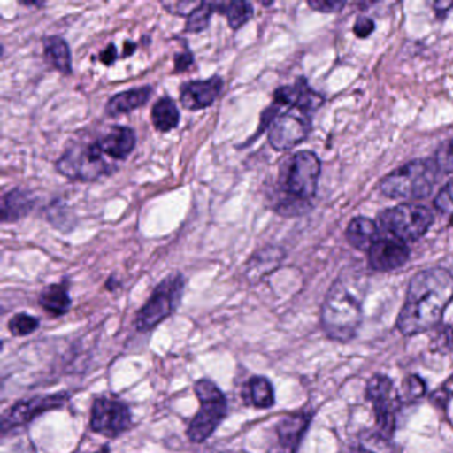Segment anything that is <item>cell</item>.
Listing matches in <instances>:
<instances>
[{"label":"cell","instance_id":"obj_27","mask_svg":"<svg viewBox=\"0 0 453 453\" xmlns=\"http://www.w3.org/2000/svg\"><path fill=\"white\" fill-rule=\"evenodd\" d=\"M216 12L214 10V4H211V2H203L188 18L187 25H185V31L190 34H198L203 33V30L208 28L209 23H211V15Z\"/></svg>","mask_w":453,"mask_h":453},{"label":"cell","instance_id":"obj_39","mask_svg":"<svg viewBox=\"0 0 453 453\" xmlns=\"http://www.w3.org/2000/svg\"><path fill=\"white\" fill-rule=\"evenodd\" d=\"M136 49H137L136 43H134V42H126V43H124L123 57L124 58L132 57V55L134 54V51H136Z\"/></svg>","mask_w":453,"mask_h":453},{"label":"cell","instance_id":"obj_24","mask_svg":"<svg viewBox=\"0 0 453 453\" xmlns=\"http://www.w3.org/2000/svg\"><path fill=\"white\" fill-rule=\"evenodd\" d=\"M180 111L171 97L164 96L155 103L152 108V123L158 132H171L180 124Z\"/></svg>","mask_w":453,"mask_h":453},{"label":"cell","instance_id":"obj_22","mask_svg":"<svg viewBox=\"0 0 453 453\" xmlns=\"http://www.w3.org/2000/svg\"><path fill=\"white\" fill-rule=\"evenodd\" d=\"M378 226L372 219L367 217H357L349 222L346 230V238L352 248L357 250L368 251L376 242Z\"/></svg>","mask_w":453,"mask_h":453},{"label":"cell","instance_id":"obj_8","mask_svg":"<svg viewBox=\"0 0 453 453\" xmlns=\"http://www.w3.org/2000/svg\"><path fill=\"white\" fill-rule=\"evenodd\" d=\"M365 397L372 404L375 423L379 434L391 440L397 426V412L402 404L399 389L388 376L376 373L365 386Z\"/></svg>","mask_w":453,"mask_h":453},{"label":"cell","instance_id":"obj_38","mask_svg":"<svg viewBox=\"0 0 453 453\" xmlns=\"http://www.w3.org/2000/svg\"><path fill=\"white\" fill-rule=\"evenodd\" d=\"M434 10H436L437 14H445V12H449L453 7L452 2H437V4H434Z\"/></svg>","mask_w":453,"mask_h":453},{"label":"cell","instance_id":"obj_11","mask_svg":"<svg viewBox=\"0 0 453 453\" xmlns=\"http://www.w3.org/2000/svg\"><path fill=\"white\" fill-rule=\"evenodd\" d=\"M73 395L67 391L54 392V394L36 395L28 399L18 400L0 418L2 434H12V431L22 428L33 423L39 416L51 411L62 410Z\"/></svg>","mask_w":453,"mask_h":453},{"label":"cell","instance_id":"obj_41","mask_svg":"<svg viewBox=\"0 0 453 453\" xmlns=\"http://www.w3.org/2000/svg\"><path fill=\"white\" fill-rule=\"evenodd\" d=\"M116 286H119V282L113 277H111L110 280H107V283H105V288L110 291H115Z\"/></svg>","mask_w":453,"mask_h":453},{"label":"cell","instance_id":"obj_15","mask_svg":"<svg viewBox=\"0 0 453 453\" xmlns=\"http://www.w3.org/2000/svg\"><path fill=\"white\" fill-rule=\"evenodd\" d=\"M410 249L395 238H381L368 250V262L376 272H392L404 266L410 259Z\"/></svg>","mask_w":453,"mask_h":453},{"label":"cell","instance_id":"obj_10","mask_svg":"<svg viewBox=\"0 0 453 453\" xmlns=\"http://www.w3.org/2000/svg\"><path fill=\"white\" fill-rule=\"evenodd\" d=\"M134 426L128 403L113 395H100L92 402L89 428L94 434L113 440L123 436Z\"/></svg>","mask_w":453,"mask_h":453},{"label":"cell","instance_id":"obj_40","mask_svg":"<svg viewBox=\"0 0 453 453\" xmlns=\"http://www.w3.org/2000/svg\"><path fill=\"white\" fill-rule=\"evenodd\" d=\"M349 453H375L372 450L367 449V448L362 447V445H357V447L351 448Z\"/></svg>","mask_w":453,"mask_h":453},{"label":"cell","instance_id":"obj_37","mask_svg":"<svg viewBox=\"0 0 453 453\" xmlns=\"http://www.w3.org/2000/svg\"><path fill=\"white\" fill-rule=\"evenodd\" d=\"M99 59L104 65H112L118 60V50H116L115 44L111 43L107 49L103 50L100 52Z\"/></svg>","mask_w":453,"mask_h":453},{"label":"cell","instance_id":"obj_14","mask_svg":"<svg viewBox=\"0 0 453 453\" xmlns=\"http://www.w3.org/2000/svg\"><path fill=\"white\" fill-rule=\"evenodd\" d=\"M224 89V81L216 75L206 81H192L182 84L180 100L188 111H201L213 105Z\"/></svg>","mask_w":453,"mask_h":453},{"label":"cell","instance_id":"obj_12","mask_svg":"<svg viewBox=\"0 0 453 453\" xmlns=\"http://www.w3.org/2000/svg\"><path fill=\"white\" fill-rule=\"evenodd\" d=\"M311 129L310 113L298 107L278 115L269 128V142L275 150H288L301 144Z\"/></svg>","mask_w":453,"mask_h":453},{"label":"cell","instance_id":"obj_20","mask_svg":"<svg viewBox=\"0 0 453 453\" xmlns=\"http://www.w3.org/2000/svg\"><path fill=\"white\" fill-rule=\"evenodd\" d=\"M152 94L153 88L150 86L140 87V88H132L128 89V91L120 92V94L111 97L110 102L105 105V112H107L111 118H116V116L132 112V111L147 104Z\"/></svg>","mask_w":453,"mask_h":453},{"label":"cell","instance_id":"obj_29","mask_svg":"<svg viewBox=\"0 0 453 453\" xmlns=\"http://www.w3.org/2000/svg\"><path fill=\"white\" fill-rule=\"evenodd\" d=\"M426 381L418 375H410L403 380L402 389H400V397L402 402H416L426 395Z\"/></svg>","mask_w":453,"mask_h":453},{"label":"cell","instance_id":"obj_43","mask_svg":"<svg viewBox=\"0 0 453 453\" xmlns=\"http://www.w3.org/2000/svg\"><path fill=\"white\" fill-rule=\"evenodd\" d=\"M75 453H81V452H75ZM87 453H111V445L104 444V445H102V447H100L99 449L95 450V452H87Z\"/></svg>","mask_w":453,"mask_h":453},{"label":"cell","instance_id":"obj_7","mask_svg":"<svg viewBox=\"0 0 453 453\" xmlns=\"http://www.w3.org/2000/svg\"><path fill=\"white\" fill-rule=\"evenodd\" d=\"M434 221V213L418 203H402L386 209L378 217L380 229L404 243L420 240L431 229Z\"/></svg>","mask_w":453,"mask_h":453},{"label":"cell","instance_id":"obj_25","mask_svg":"<svg viewBox=\"0 0 453 453\" xmlns=\"http://www.w3.org/2000/svg\"><path fill=\"white\" fill-rule=\"evenodd\" d=\"M214 10L227 18L229 27L234 31L240 30L254 15L253 6L249 2H241V0L214 4Z\"/></svg>","mask_w":453,"mask_h":453},{"label":"cell","instance_id":"obj_19","mask_svg":"<svg viewBox=\"0 0 453 453\" xmlns=\"http://www.w3.org/2000/svg\"><path fill=\"white\" fill-rule=\"evenodd\" d=\"M35 203V197L30 190H23L19 188L10 190L2 197L0 219L2 222L19 221L33 211Z\"/></svg>","mask_w":453,"mask_h":453},{"label":"cell","instance_id":"obj_16","mask_svg":"<svg viewBox=\"0 0 453 453\" xmlns=\"http://www.w3.org/2000/svg\"><path fill=\"white\" fill-rule=\"evenodd\" d=\"M137 137L129 127H112L105 136L96 140L95 144L103 155L113 160H126L136 147Z\"/></svg>","mask_w":453,"mask_h":453},{"label":"cell","instance_id":"obj_33","mask_svg":"<svg viewBox=\"0 0 453 453\" xmlns=\"http://www.w3.org/2000/svg\"><path fill=\"white\" fill-rule=\"evenodd\" d=\"M432 351L448 352L453 349V330L449 327L437 331L436 336L431 342Z\"/></svg>","mask_w":453,"mask_h":453},{"label":"cell","instance_id":"obj_31","mask_svg":"<svg viewBox=\"0 0 453 453\" xmlns=\"http://www.w3.org/2000/svg\"><path fill=\"white\" fill-rule=\"evenodd\" d=\"M203 2H188V0H182V2H163V7L166 12L171 14L177 15V17H188L189 18L196 10L200 7Z\"/></svg>","mask_w":453,"mask_h":453},{"label":"cell","instance_id":"obj_1","mask_svg":"<svg viewBox=\"0 0 453 453\" xmlns=\"http://www.w3.org/2000/svg\"><path fill=\"white\" fill-rule=\"evenodd\" d=\"M453 301V275L441 267L423 270L411 280L396 327L403 335L415 336L434 330Z\"/></svg>","mask_w":453,"mask_h":453},{"label":"cell","instance_id":"obj_42","mask_svg":"<svg viewBox=\"0 0 453 453\" xmlns=\"http://www.w3.org/2000/svg\"><path fill=\"white\" fill-rule=\"evenodd\" d=\"M20 4H23V6H28V7H43L44 4H42V2H26V0H22L20 2Z\"/></svg>","mask_w":453,"mask_h":453},{"label":"cell","instance_id":"obj_35","mask_svg":"<svg viewBox=\"0 0 453 453\" xmlns=\"http://www.w3.org/2000/svg\"><path fill=\"white\" fill-rule=\"evenodd\" d=\"M375 30V23L367 17L357 18L354 25V34L357 38L365 39L370 36Z\"/></svg>","mask_w":453,"mask_h":453},{"label":"cell","instance_id":"obj_6","mask_svg":"<svg viewBox=\"0 0 453 453\" xmlns=\"http://www.w3.org/2000/svg\"><path fill=\"white\" fill-rule=\"evenodd\" d=\"M184 291L185 278L181 273H173L164 278L156 286L150 299L136 312L134 319V330L140 334H147L158 327L181 306Z\"/></svg>","mask_w":453,"mask_h":453},{"label":"cell","instance_id":"obj_5","mask_svg":"<svg viewBox=\"0 0 453 453\" xmlns=\"http://www.w3.org/2000/svg\"><path fill=\"white\" fill-rule=\"evenodd\" d=\"M434 161L413 160L384 177L381 192L394 200L415 201L428 197L437 179Z\"/></svg>","mask_w":453,"mask_h":453},{"label":"cell","instance_id":"obj_3","mask_svg":"<svg viewBox=\"0 0 453 453\" xmlns=\"http://www.w3.org/2000/svg\"><path fill=\"white\" fill-rule=\"evenodd\" d=\"M362 296L346 278L331 286L322 307V327L328 338L346 343L357 336L363 320Z\"/></svg>","mask_w":453,"mask_h":453},{"label":"cell","instance_id":"obj_23","mask_svg":"<svg viewBox=\"0 0 453 453\" xmlns=\"http://www.w3.org/2000/svg\"><path fill=\"white\" fill-rule=\"evenodd\" d=\"M283 254L275 248H265L253 254L246 267V277L251 283H258L265 275L272 273L280 265Z\"/></svg>","mask_w":453,"mask_h":453},{"label":"cell","instance_id":"obj_32","mask_svg":"<svg viewBox=\"0 0 453 453\" xmlns=\"http://www.w3.org/2000/svg\"><path fill=\"white\" fill-rule=\"evenodd\" d=\"M434 163H436L437 168L440 171L447 172V173L453 172V140L445 142L444 145L440 147V150H437Z\"/></svg>","mask_w":453,"mask_h":453},{"label":"cell","instance_id":"obj_13","mask_svg":"<svg viewBox=\"0 0 453 453\" xmlns=\"http://www.w3.org/2000/svg\"><path fill=\"white\" fill-rule=\"evenodd\" d=\"M312 415L310 412L288 413L280 418L275 426L277 444L274 453H296L301 447L302 440L311 423Z\"/></svg>","mask_w":453,"mask_h":453},{"label":"cell","instance_id":"obj_4","mask_svg":"<svg viewBox=\"0 0 453 453\" xmlns=\"http://www.w3.org/2000/svg\"><path fill=\"white\" fill-rule=\"evenodd\" d=\"M193 389L200 407L188 426L187 436L193 444H203L226 420L229 402L224 391L211 379H198Z\"/></svg>","mask_w":453,"mask_h":453},{"label":"cell","instance_id":"obj_26","mask_svg":"<svg viewBox=\"0 0 453 453\" xmlns=\"http://www.w3.org/2000/svg\"><path fill=\"white\" fill-rule=\"evenodd\" d=\"M41 327V320L27 312H18L9 320V331L15 338L28 336Z\"/></svg>","mask_w":453,"mask_h":453},{"label":"cell","instance_id":"obj_18","mask_svg":"<svg viewBox=\"0 0 453 453\" xmlns=\"http://www.w3.org/2000/svg\"><path fill=\"white\" fill-rule=\"evenodd\" d=\"M39 304L42 309L54 318H60L67 314L73 306V298L70 296V282L63 280L59 283H51L39 294Z\"/></svg>","mask_w":453,"mask_h":453},{"label":"cell","instance_id":"obj_21","mask_svg":"<svg viewBox=\"0 0 453 453\" xmlns=\"http://www.w3.org/2000/svg\"><path fill=\"white\" fill-rule=\"evenodd\" d=\"M44 57L50 65L59 71L63 75L73 73V57H71L70 46L62 36H46L43 41Z\"/></svg>","mask_w":453,"mask_h":453},{"label":"cell","instance_id":"obj_2","mask_svg":"<svg viewBox=\"0 0 453 453\" xmlns=\"http://www.w3.org/2000/svg\"><path fill=\"white\" fill-rule=\"evenodd\" d=\"M320 176V160L311 150H301L283 163L278 187L283 197L277 211L283 216H296L306 209L315 193Z\"/></svg>","mask_w":453,"mask_h":453},{"label":"cell","instance_id":"obj_17","mask_svg":"<svg viewBox=\"0 0 453 453\" xmlns=\"http://www.w3.org/2000/svg\"><path fill=\"white\" fill-rule=\"evenodd\" d=\"M243 404L256 410H270L275 405V389L267 376L253 375L241 389Z\"/></svg>","mask_w":453,"mask_h":453},{"label":"cell","instance_id":"obj_30","mask_svg":"<svg viewBox=\"0 0 453 453\" xmlns=\"http://www.w3.org/2000/svg\"><path fill=\"white\" fill-rule=\"evenodd\" d=\"M434 206L441 213L453 216V179L437 193L434 198Z\"/></svg>","mask_w":453,"mask_h":453},{"label":"cell","instance_id":"obj_28","mask_svg":"<svg viewBox=\"0 0 453 453\" xmlns=\"http://www.w3.org/2000/svg\"><path fill=\"white\" fill-rule=\"evenodd\" d=\"M432 402L439 405L453 424V375L432 394Z\"/></svg>","mask_w":453,"mask_h":453},{"label":"cell","instance_id":"obj_36","mask_svg":"<svg viewBox=\"0 0 453 453\" xmlns=\"http://www.w3.org/2000/svg\"><path fill=\"white\" fill-rule=\"evenodd\" d=\"M195 63V57H193L192 51L185 50V51L180 52L174 57V73H185L189 70Z\"/></svg>","mask_w":453,"mask_h":453},{"label":"cell","instance_id":"obj_9","mask_svg":"<svg viewBox=\"0 0 453 453\" xmlns=\"http://www.w3.org/2000/svg\"><path fill=\"white\" fill-rule=\"evenodd\" d=\"M103 156L95 142L87 145H75L63 153L62 157L57 161V169L60 174L73 181H96L115 171V166L108 164Z\"/></svg>","mask_w":453,"mask_h":453},{"label":"cell","instance_id":"obj_34","mask_svg":"<svg viewBox=\"0 0 453 453\" xmlns=\"http://www.w3.org/2000/svg\"><path fill=\"white\" fill-rule=\"evenodd\" d=\"M344 2H339V0H314V2H309V6L311 7L315 12H326V14H331V12H341L344 7Z\"/></svg>","mask_w":453,"mask_h":453}]
</instances>
